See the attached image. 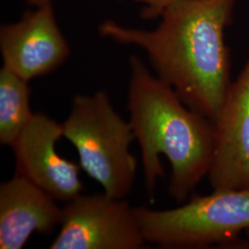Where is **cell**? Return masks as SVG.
<instances>
[{
	"instance_id": "4",
	"label": "cell",
	"mask_w": 249,
	"mask_h": 249,
	"mask_svg": "<svg viewBox=\"0 0 249 249\" xmlns=\"http://www.w3.org/2000/svg\"><path fill=\"white\" fill-rule=\"evenodd\" d=\"M146 243L161 249H208L237 239L249 229V188L213 189L193 194L178 208L134 207Z\"/></svg>"
},
{
	"instance_id": "12",
	"label": "cell",
	"mask_w": 249,
	"mask_h": 249,
	"mask_svg": "<svg viewBox=\"0 0 249 249\" xmlns=\"http://www.w3.org/2000/svg\"><path fill=\"white\" fill-rule=\"evenodd\" d=\"M221 249H249V229L245 231L244 237H238L235 240L223 245Z\"/></svg>"
},
{
	"instance_id": "3",
	"label": "cell",
	"mask_w": 249,
	"mask_h": 249,
	"mask_svg": "<svg viewBox=\"0 0 249 249\" xmlns=\"http://www.w3.org/2000/svg\"><path fill=\"white\" fill-rule=\"evenodd\" d=\"M62 124L63 137L76 148L81 169L108 196H127L138 167L129 151L136 137L130 123L116 113L107 92L76 95Z\"/></svg>"
},
{
	"instance_id": "11",
	"label": "cell",
	"mask_w": 249,
	"mask_h": 249,
	"mask_svg": "<svg viewBox=\"0 0 249 249\" xmlns=\"http://www.w3.org/2000/svg\"><path fill=\"white\" fill-rule=\"evenodd\" d=\"M144 5L142 16L144 18L160 17L162 13L171 6L184 0H132Z\"/></svg>"
},
{
	"instance_id": "5",
	"label": "cell",
	"mask_w": 249,
	"mask_h": 249,
	"mask_svg": "<svg viewBox=\"0 0 249 249\" xmlns=\"http://www.w3.org/2000/svg\"><path fill=\"white\" fill-rule=\"evenodd\" d=\"M59 226L50 249H139L146 243L134 207L105 192L67 202Z\"/></svg>"
},
{
	"instance_id": "1",
	"label": "cell",
	"mask_w": 249,
	"mask_h": 249,
	"mask_svg": "<svg viewBox=\"0 0 249 249\" xmlns=\"http://www.w3.org/2000/svg\"><path fill=\"white\" fill-rule=\"evenodd\" d=\"M235 0H184L171 6L152 31L126 28L115 21L99 33L121 45L143 49L157 77L182 102L215 122L231 85V57L225 29Z\"/></svg>"
},
{
	"instance_id": "10",
	"label": "cell",
	"mask_w": 249,
	"mask_h": 249,
	"mask_svg": "<svg viewBox=\"0 0 249 249\" xmlns=\"http://www.w3.org/2000/svg\"><path fill=\"white\" fill-rule=\"evenodd\" d=\"M27 80L0 70V143L11 146L32 120L30 89Z\"/></svg>"
},
{
	"instance_id": "9",
	"label": "cell",
	"mask_w": 249,
	"mask_h": 249,
	"mask_svg": "<svg viewBox=\"0 0 249 249\" xmlns=\"http://www.w3.org/2000/svg\"><path fill=\"white\" fill-rule=\"evenodd\" d=\"M28 178L16 174L0 185V249H22L34 232L50 234L62 209Z\"/></svg>"
},
{
	"instance_id": "13",
	"label": "cell",
	"mask_w": 249,
	"mask_h": 249,
	"mask_svg": "<svg viewBox=\"0 0 249 249\" xmlns=\"http://www.w3.org/2000/svg\"><path fill=\"white\" fill-rule=\"evenodd\" d=\"M26 3H28L29 5H32V6H36V7H39V6H42L45 3H48V2H51V0H24Z\"/></svg>"
},
{
	"instance_id": "8",
	"label": "cell",
	"mask_w": 249,
	"mask_h": 249,
	"mask_svg": "<svg viewBox=\"0 0 249 249\" xmlns=\"http://www.w3.org/2000/svg\"><path fill=\"white\" fill-rule=\"evenodd\" d=\"M208 178L213 189L249 188V52L214 122Z\"/></svg>"
},
{
	"instance_id": "2",
	"label": "cell",
	"mask_w": 249,
	"mask_h": 249,
	"mask_svg": "<svg viewBox=\"0 0 249 249\" xmlns=\"http://www.w3.org/2000/svg\"><path fill=\"white\" fill-rule=\"evenodd\" d=\"M129 123L140 144L145 187L151 200L164 177L160 156L171 165L169 195L188 199L208 176L214 149V123L187 107L174 89L151 75L137 55L129 58Z\"/></svg>"
},
{
	"instance_id": "6",
	"label": "cell",
	"mask_w": 249,
	"mask_h": 249,
	"mask_svg": "<svg viewBox=\"0 0 249 249\" xmlns=\"http://www.w3.org/2000/svg\"><path fill=\"white\" fill-rule=\"evenodd\" d=\"M63 124L44 113H35L30 123L10 146L18 175L28 178L55 200L70 202L83 188L80 164L56 151Z\"/></svg>"
},
{
	"instance_id": "7",
	"label": "cell",
	"mask_w": 249,
	"mask_h": 249,
	"mask_svg": "<svg viewBox=\"0 0 249 249\" xmlns=\"http://www.w3.org/2000/svg\"><path fill=\"white\" fill-rule=\"evenodd\" d=\"M3 67L29 81L57 70L71 53L51 2L29 11L19 21L2 25Z\"/></svg>"
}]
</instances>
